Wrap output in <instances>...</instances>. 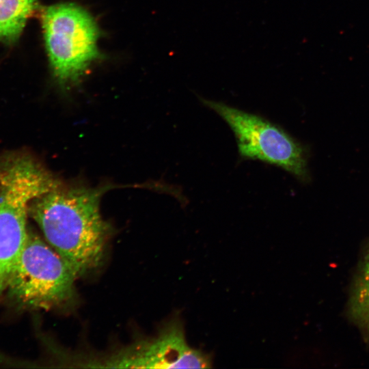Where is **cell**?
I'll use <instances>...</instances> for the list:
<instances>
[{
  "label": "cell",
  "mask_w": 369,
  "mask_h": 369,
  "mask_svg": "<svg viewBox=\"0 0 369 369\" xmlns=\"http://www.w3.org/2000/svg\"><path fill=\"white\" fill-rule=\"evenodd\" d=\"M353 320L369 334V249L364 257L350 303Z\"/></svg>",
  "instance_id": "ba28073f"
},
{
  "label": "cell",
  "mask_w": 369,
  "mask_h": 369,
  "mask_svg": "<svg viewBox=\"0 0 369 369\" xmlns=\"http://www.w3.org/2000/svg\"><path fill=\"white\" fill-rule=\"evenodd\" d=\"M61 186L40 163L19 152L0 159V294L25 245L30 203Z\"/></svg>",
  "instance_id": "7a4b0ae2"
},
{
  "label": "cell",
  "mask_w": 369,
  "mask_h": 369,
  "mask_svg": "<svg viewBox=\"0 0 369 369\" xmlns=\"http://www.w3.org/2000/svg\"><path fill=\"white\" fill-rule=\"evenodd\" d=\"M77 277L61 256L29 228L6 290L20 306L46 310L74 298Z\"/></svg>",
  "instance_id": "277c9868"
},
{
  "label": "cell",
  "mask_w": 369,
  "mask_h": 369,
  "mask_svg": "<svg viewBox=\"0 0 369 369\" xmlns=\"http://www.w3.org/2000/svg\"><path fill=\"white\" fill-rule=\"evenodd\" d=\"M110 187H59L31 201L29 215L78 277L100 262L111 227L100 202Z\"/></svg>",
  "instance_id": "6da1fadb"
},
{
  "label": "cell",
  "mask_w": 369,
  "mask_h": 369,
  "mask_svg": "<svg viewBox=\"0 0 369 369\" xmlns=\"http://www.w3.org/2000/svg\"><path fill=\"white\" fill-rule=\"evenodd\" d=\"M42 24L57 81L62 87L78 83L90 64L100 57L97 47L100 33L94 19L76 4L58 3L44 10Z\"/></svg>",
  "instance_id": "3957f363"
},
{
  "label": "cell",
  "mask_w": 369,
  "mask_h": 369,
  "mask_svg": "<svg viewBox=\"0 0 369 369\" xmlns=\"http://www.w3.org/2000/svg\"><path fill=\"white\" fill-rule=\"evenodd\" d=\"M115 368H209L210 359L187 344L182 326L172 321L154 340L133 350L120 353L110 360ZM112 364V365H113Z\"/></svg>",
  "instance_id": "8992f818"
},
{
  "label": "cell",
  "mask_w": 369,
  "mask_h": 369,
  "mask_svg": "<svg viewBox=\"0 0 369 369\" xmlns=\"http://www.w3.org/2000/svg\"><path fill=\"white\" fill-rule=\"evenodd\" d=\"M201 103L218 114L233 132L240 157L275 165L299 180L308 178L305 152L282 127L266 118L198 96Z\"/></svg>",
  "instance_id": "5b68a950"
},
{
  "label": "cell",
  "mask_w": 369,
  "mask_h": 369,
  "mask_svg": "<svg viewBox=\"0 0 369 369\" xmlns=\"http://www.w3.org/2000/svg\"><path fill=\"white\" fill-rule=\"evenodd\" d=\"M36 8V0H0V42L17 40Z\"/></svg>",
  "instance_id": "52a82bcc"
}]
</instances>
